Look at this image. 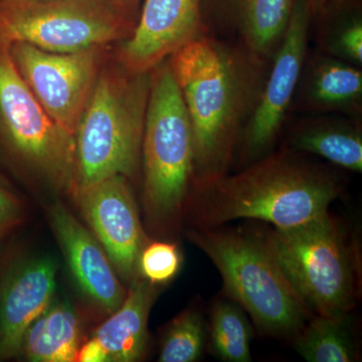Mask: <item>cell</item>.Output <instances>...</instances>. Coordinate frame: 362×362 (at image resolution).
<instances>
[{
  "label": "cell",
  "instance_id": "8992f818",
  "mask_svg": "<svg viewBox=\"0 0 362 362\" xmlns=\"http://www.w3.org/2000/svg\"><path fill=\"white\" fill-rule=\"evenodd\" d=\"M286 278L317 315H345L356 278L349 245L329 214L296 228H276L265 240Z\"/></svg>",
  "mask_w": 362,
  "mask_h": 362
},
{
  "label": "cell",
  "instance_id": "7a4b0ae2",
  "mask_svg": "<svg viewBox=\"0 0 362 362\" xmlns=\"http://www.w3.org/2000/svg\"><path fill=\"white\" fill-rule=\"evenodd\" d=\"M204 225L251 218L279 230L296 228L328 214L339 194L327 171L286 154L262 159L235 175L202 180Z\"/></svg>",
  "mask_w": 362,
  "mask_h": 362
},
{
  "label": "cell",
  "instance_id": "52a82bcc",
  "mask_svg": "<svg viewBox=\"0 0 362 362\" xmlns=\"http://www.w3.org/2000/svg\"><path fill=\"white\" fill-rule=\"evenodd\" d=\"M137 21L109 0H0V45L68 54L127 40Z\"/></svg>",
  "mask_w": 362,
  "mask_h": 362
},
{
  "label": "cell",
  "instance_id": "f1b7e54d",
  "mask_svg": "<svg viewBox=\"0 0 362 362\" xmlns=\"http://www.w3.org/2000/svg\"><path fill=\"white\" fill-rule=\"evenodd\" d=\"M14 1L40 2V1H49V0H14Z\"/></svg>",
  "mask_w": 362,
  "mask_h": 362
},
{
  "label": "cell",
  "instance_id": "83f0119b",
  "mask_svg": "<svg viewBox=\"0 0 362 362\" xmlns=\"http://www.w3.org/2000/svg\"><path fill=\"white\" fill-rule=\"evenodd\" d=\"M309 7H310L312 14H315L321 7L325 6L329 0H306Z\"/></svg>",
  "mask_w": 362,
  "mask_h": 362
},
{
  "label": "cell",
  "instance_id": "603a6c76",
  "mask_svg": "<svg viewBox=\"0 0 362 362\" xmlns=\"http://www.w3.org/2000/svg\"><path fill=\"white\" fill-rule=\"evenodd\" d=\"M206 329L197 310L182 312L169 326L160 350V362H194L204 350Z\"/></svg>",
  "mask_w": 362,
  "mask_h": 362
},
{
  "label": "cell",
  "instance_id": "4fadbf2b",
  "mask_svg": "<svg viewBox=\"0 0 362 362\" xmlns=\"http://www.w3.org/2000/svg\"><path fill=\"white\" fill-rule=\"evenodd\" d=\"M56 261L30 255L7 266L0 279V361L18 356L25 331L54 301Z\"/></svg>",
  "mask_w": 362,
  "mask_h": 362
},
{
  "label": "cell",
  "instance_id": "ac0fdd59",
  "mask_svg": "<svg viewBox=\"0 0 362 362\" xmlns=\"http://www.w3.org/2000/svg\"><path fill=\"white\" fill-rule=\"evenodd\" d=\"M80 337V320L73 305L54 300L25 331L18 354L33 362L76 361Z\"/></svg>",
  "mask_w": 362,
  "mask_h": 362
},
{
  "label": "cell",
  "instance_id": "30bf717a",
  "mask_svg": "<svg viewBox=\"0 0 362 362\" xmlns=\"http://www.w3.org/2000/svg\"><path fill=\"white\" fill-rule=\"evenodd\" d=\"M312 20L306 0H294L284 37L271 59L270 70L245 126V147L251 156L263 153L284 124L306 59Z\"/></svg>",
  "mask_w": 362,
  "mask_h": 362
},
{
  "label": "cell",
  "instance_id": "9a60e30c",
  "mask_svg": "<svg viewBox=\"0 0 362 362\" xmlns=\"http://www.w3.org/2000/svg\"><path fill=\"white\" fill-rule=\"evenodd\" d=\"M294 0H202L206 30L238 37V45L262 61L273 58L284 37Z\"/></svg>",
  "mask_w": 362,
  "mask_h": 362
},
{
  "label": "cell",
  "instance_id": "8fae6325",
  "mask_svg": "<svg viewBox=\"0 0 362 362\" xmlns=\"http://www.w3.org/2000/svg\"><path fill=\"white\" fill-rule=\"evenodd\" d=\"M75 194L117 273L125 280H133L145 237L127 177L112 176Z\"/></svg>",
  "mask_w": 362,
  "mask_h": 362
},
{
  "label": "cell",
  "instance_id": "d6986e66",
  "mask_svg": "<svg viewBox=\"0 0 362 362\" xmlns=\"http://www.w3.org/2000/svg\"><path fill=\"white\" fill-rule=\"evenodd\" d=\"M293 147L361 173L362 137L357 124L337 118H317L300 124L293 132Z\"/></svg>",
  "mask_w": 362,
  "mask_h": 362
},
{
  "label": "cell",
  "instance_id": "44dd1931",
  "mask_svg": "<svg viewBox=\"0 0 362 362\" xmlns=\"http://www.w3.org/2000/svg\"><path fill=\"white\" fill-rule=\"evenodd\" d=\"M298 354L309 362H351L356 349L346 314L317 315L297 334Z\"/></svg>",
  "mask_w": 362,
  "mask_h": 362
},
{
  "label": "cell",
  "instance_id": "e0dca14e",
  "mask_svg": "<svg viewBox=\"0 0 362 362\" xmlns=\"http://www.w3.org/2000/svg\"><path fill=\"white\" fill-rule=\"evenodd\" d=\"M156 286L142 277L133 279L122 304L98 328L94 337L106 350L110 361H137L144 354Z\"/></svg>",
  "mask_w": 362,
  "mask_h": 362
},
{
  "label": "cell",
  "instance_id": "2e32d148",
  "mask_svg": "<svg viewBox=\"0 0 362 362\" xmlns=\"http://www.w3.org/2000/svg\"><path fill=\"white\" fill-rule=\"evenodd\" d=\"M296 93L303 110L358 116L362 103L361 66L321 52L307 54Z\"/></svg>",
  "mask_w": 362,
  "mask_h": 362
},
{
  "label": "cell",
  "instance_id": "7c38bea8",
  "mask_svg": "<svg viewBox=\"0 0 362 362\" xmlns=\"http://www.w3.org/2000/svg\"><path fill=\"white\" fill-rule=\"evenodd\" d=\"M202 1L143 0L137 25L121 42L117 61L131 71H150L206 33Z\"/></svg>",
  "mask_w": 362,
  "mask_h": 362
},
{
  "label": "cell",
  "instance_id": "ba28073f",
  "mask_svg": "<svg viewBox=\"0 0 362 362\" xmlns=\"http://www.w3.org/2000/svg\"><path fill=\"white\" fill-rule=\"evenodd\" d=\"M0 140L14 159L52 185L73 190L75 138L33 96L6 45H0Z\"/></svg>",
  "mask_w": 362,
  "mask_h": 362
},
{
  "label": "cell",
  "instance_id": "277c9868",
  "mask_svg": "<svg viewBox=\"0 0 362 362\" xmlns=\"http://www.w3.org/2000/svg\"><path fill=\"white\" fill-rule=\"evenodd\" d=\"M190 238L220 272L228 296L269 334H298L310 309L290 284L266 240L235 232L199 230Z\"/></svg>",
  "mask_w": 362,
  "mask_h": 362
},
{
  "label": "cell",
  "instance_id": "d4e9b609",
  "mask_svg": "<svg viewBox=\"0 0 362 362\" xmlns=\"http://www.w3.org/2000/svg\"><path fill=\"white\" fill-rule=\"evenodd\" d=\"M23 218L25 211L20 199L0 185V240L18 228Z\"/></svg>",
  "mask_w": 362,
  "mask_h": 362
},
{
  "label": "cell",
  "instance_id": "9c48e42d",
  "mask_svg": "<svg viewBox=\"0 0 362 362\" xmlns=\"http://www.w3.org/2000/svg\"><path fill=\"white\" fill-rule=\"evenodd\" d=\"M106 47L59 54L26 42H14L8 45V52L16 70L42 108L75 136L105 64Z\"/></svg>",
  "mask_w": 362,
  "mask_h": 362
},
{
  "label": "cell",
  "instance_id": "5b68a950",
  "mask_svg": "<svg viewBox=\"0 0 362 362\" xmlns=\"http://www.w3.org/2000/svg\"><path fill=\"white\" fill-rule=\"evenodd\" d=\"M144 202L153 220L180 211L194 175V132L168 59L151 70L142 153Z\"/></svg>",
  "mask_w": 362,
  "mask_h": 362
},
{
  "label": "cell",
  "instance_id": "6da1fadb",
  "mask_svg": "<svg viewBox=\"0 0 362 362\" xmlns=\"http://www.w3.org/2000/svg\"><path fill=\"white\" fill-rule=\"evenodd\" d=\"M194 132V173L221 175L256 104L268 62L202 33L168 58Z\"/></svg>",
  "mask_w": 362,
  "mask_h": 362
},
{
  "label": "cell",
  "instance_id": "cb8c5ba5",
  "mask_svg": "<svg viewBox=\"0 0 362 362\" xmlns=\"http://www.w3.org/2000/svg\"><path fill=\"white\" fill-rule=\"evenodd\" d=\"M182 257L177 246L156 242L144 246L138 259V273L153 285L164 284L177 275Z\"/></svg>",
  "mask_w": 362,
  "mask_h": 362
},
{
  "label": "cell",
  "instance_id": "484cf974",
  "mask_svg": "<svg viewBox=\"0 0 362 362\" xmlns=\"http://www.w3.org/2000/svg\"><path fill=\"white\" fill-rule=\"evenodd\" d=\"M76 361L110 362V357L96 338L93 337L78 349Z\"/></svg>",
  "mask_w": 362,
  "mask_h": 362
},
{
  "label": "cell",
  "instance_id": "5bb4252c",
  "mask_svg": "<svg viewBox=\"0 0 362 362\" xmlns=\"http://www.w3.org/2000/svg\"><path fill=\"white\" fill-rule=\"evenodd\" d=\"M49 216L76 283L93 303L107 313H113L127 292L103 247L64 204H52Z\"/></svg>",
  "mask_w": 362,
  "mask_h": 362
},
{
  "label": "cell",
  "instance_id": "4316f807",
  "mask_svg": "<svg viewBox=\"0 0 362 362\" xmlns=\"http://www.w3.org/2000/svg\"><path fill=\"white\" fill-rule=\"evenodd\" d=\"M123 13L138 21L143 0H109Z\"/></svg>",
  "mask_w": 362,
  "mask_h": 362
},
{
  "label": "cell",
  "instance_id": "3957f363",
  "mask_svg": "<svg viewBox=\"0 0 362 362\" xmlns=\"http://www.w3.org/2000/svg\"><path fill=\"white\" fill-rule=\"evenodd\" d=\"M151 71H131L106 62L76 128L74 192L134 175L142 153Z\"/></svg>",
  "mask_w": 362,
  "mask_h": 362
},
{
  "label": "cell",
  "instance_id": "7402d4cb",
  "mask_svg": "<svg viewBox=\"0 0 362 362\" xmlns=\"http://www.w3.org/2000/svg\"><path fill=\"white\" fill-rule=\"evenodd\" d=\"M252 328L244 309L237 303L221 301L214 305L211 318V342L221 361L249 362Z\"/></svg>",
  "mask_w": 362,
  "mask_h": 362
},
{
  "label": "cell",
  "instance_id": "ffe728a7",
  "mask_svg": "<svg viewBox=\"0 0 362 362\" xmlns=\"http://www.w3.org/2000/svg\"><path fill=\"white\" fill-rule=\"evenodd\" d=\"M313 18L321 52L361 66V0H329Z\"/></svg>",
  "mask_w": 362,
  "mask_h": 362
}]
</instances>
